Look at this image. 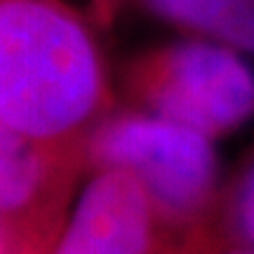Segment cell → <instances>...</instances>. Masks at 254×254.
<instances>
[{
    "label": "cell",
    "mask_w": 254,
    "mask_h": 254,
    "mask_svg": "<svg viewBox=\"0 0 254 254\" xmlns=\"http://www.w3.org/2000/svg\"><path fill=\"white\" fill-rule=\"evenodd\" d=\"M104 97L94 40L59 0H0V120L52 141L92 118Z\"/></svg>",
    "instance_id": "cell-1"
},
{
    "label": "cell",
    "mask_w": 254,
    "mask_h": 254,
    "mask_svg": "<svg viewBox=\"0 0 254 254\" xmlns=\"http://www.w3.org/2000/svg\"><path fill=\"white\" fill-rule=\"evenodd\" d=\"M92 151L104 167L132 172L148 198L170 212L193 209L214 179L207 134L160 116L111 120L97 132Z\"/></svg>",
    "instance_id": "cell-2"
},
{
    "label": "cell",
    "mask_w": 254,
    "mask_h": 254,
    "mask_svg": "<svg viewBox=\"0 0 254 254\" xmlns=\"http://www.w3.org/2000/svg\"><path fill=\"white\" fill-rule=\"evenodd\" d=\"M155 113L202 134L238 125L254 111V71L228 45L182 43L148 64Z\"/></svg>",
    "instance_id": "cell-3"
},
{
    "label": "cell",
    "mask_w": 254,
    "mask_h": 254,
    "mask_svg": "<svg viewBox=\"0 0 254 254\" xmlns=\"http://www.w3.org/2000/svg\"><path fill=\"white\" fill-rule=\"evenodd\" d=\"M148 193L132 172L104 167L82 190L57 254H146Z\"/></svg>",
    "instance_id": "cell-4"
},
{
    "label": "cell",
    "mask_w": 254,
    "mask_h": 254,
    "mask_svg": "<svg viewBox=\"0 0 254 254\" xmlns=\"http://www.w3.org/2000/svg\"><path fill=\"white\" fill-rule=\"evenodd\" d=\"M167 21L254 55V0H146Z\"/></svg>",
    "instance_id": "cell-5"
},
{
    "label": "cell",
    "mask_w": 254,
    "mask_h": 254,
    "mask_svg": "<svg viewBox=\"0 0 254 254\" xmlns=\"http://www.w3.org/2000/svg\"><path fill=\"white\" fill-rule=\"evenodd\" d=\"M43 174L36 141L0 120V214L24 207L36 195Z\"/></svg>",
    "instance_id": "cell-6"
},
{
    "label": "cell",
    "mask_w": 254,
    "mask_h": 254,
    "mask_svg": "<svg viewBox=\"0 0 254 254\" xmlns=\"http://www.w3.org/2000/svg\"><path fill=\"white\" fill-rule=\"evenodd\" d=\"M238 224L250 245H254V170L247 177L238 200Z\"/></svg>",
    "instance_id": "cell-7"
},
{
    "label": "cell",
    "mask_w": 254,
    "mask_h": 254,
    "mask_svg": "<svg viewBox=\"0 0 254 254\" xmlns=\"http://www.w3.org/2000/svg\"><path fill=\"white\" fill-rule=\"evenodd\" d=\"M0 254H5V243H2V236H0Z\"/></svg>",
    "instance_id": "cell-8"
},
{
    "label": "cell",
    "mask_w": 254,
    "mask_h": 254,
    "mask_svg": "<svg viewBox=\"0 0 254 254\" xmlns=\"http://www.w3.org/2000/svg\"><path fill=\"white\" fill-rule=\"evenodd\" d=\"M233 254H254V250H245V252H233Z\"/></svg>",
    "instance_id": "cell-9"
}]
</instances>
